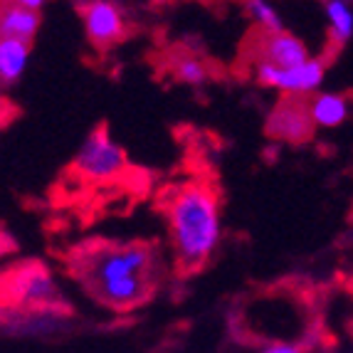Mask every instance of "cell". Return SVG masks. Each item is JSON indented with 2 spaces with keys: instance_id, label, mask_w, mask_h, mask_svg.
Instances as JSON below:
<instances>
[{
  "instance_id": "obj_11",
  "label": "cell",
  "mask_w": 353,
  "mask_h": 353,
  "mask_svg": "<svg viewBox=\"0 0 353 353\" xmlns=\"http://www.w3.org/2000/svg\"><path fill=\"white\" fill-rule=\"evenodd\" d=\"M30 62V45L18 40L0 42V84H15L25 74Z\"/></svg>"
},
{
  "instance_id": "obj_8",
  "label": "cell",
  "mask_w": 353,
  "mask_h": 353,
  "mask_svg": "<svg viewBox=\"0 0 353 353\" xmlns=\"http://www.w3.org/2000/svg\"><path fill=\"white\" fill-rule=\"evenodd\" d=\"M254 54L257 62H267L279 70H292L304 62H309V50L296 35L282 30V32H262L259 30L254 37Z\"/></svg>"
},
{
  "instance_id": "obj_4",
  "label": "cell",
  "mask_w": 353,
  "mask_h": 353,
  "mask_svg": "<svg viewBox=\"0 0 353 353\" xmlns=\"http://www.w3.org/2000/svg\"><path fill=\"white\" fill-rule=\"evenodd\" d=\"M326 77L324 59H309L292 70H279L267 62H254V79L270 89L282 92V97H306L314 94Z\"/></svg>"
},
{
  "instance_id": "obj_10",
  "label": "cell",
  "mask_w": 353,
  "mask_h": 353,
  "mask_svg": "<svg viewBox=\"0 0 353 353\" xmlns=\"http://www.w3.org/2000/svg\"><path fill=\"white\" fill-rule=\"evenodd\" d=\"M309 114L314 126L336 129L348 119V99L339 92H319L309 97Z\"/></svg>"
},
{
  "instance_id": "obj_3",
  "label": "cell",
  "mask_w": 353,
  "mask_h": 353,
  "mask_svg": "<svg viewBox=\"0 0 353 353\" xmlns=\"http://www.w3.org/2000/svg\"><path fill=\"white\" fill-rule=\"evenodd\" d=\"M72 165H74L77 176L94 183H106V181H117L126 171L129 159H126L124 148L109 136V131L97 129L84 139V143L77 151Z\"/></svg>"
},
{
  "instance_id": "obj_7",
  "label": "cell",
  "mask_w": 353,
  "mask_h": 353,
  "mask_svg": "<svg viewBox=\"0 0 353 353\" xmlns=\"http://www.w3.org/2000/svg\"><path fill=\"white\" fill-rule=\"evenodd\" d=\"M6 292L23 306H48L59 301V289L52 274L40 265H30L15 272Z\"/></svg>"
},
{
  "instance_id": "obj_9",
  "label": "cell",
  "mask_w": 353,
  "mask_h": 353,
  "mask_svg": "<svg viewBox=\"0 0 353 353\" xmlns=\"http://www.w3.org/2000/svg\"><path fill=\"white\" fill-rule=\"evenodd\" d=\"M40 23V12L25 10L20 3H3L0 6V35H3V40H18L30 45L35 40Z\"/></svg>"
},
{
  "instance_id": "obj_5",
  "label": "cell",
  "mask_w": 353,
  "mask_h": 353,
  "mask_svg": "<svg viewBox=\"0 0 353 353\" xmlns=\"http://www.w3.org/2000/svg\"><path fill=\"white\" fill-rule=\"evenodd\" d=\"M267 134L282 143H304L314 136L309 97H282L267 117Z\"/></svg>"
},
{
  "instance_id": "obj_15",
  "label": "cell",
  "mask_w": 353,
  "mask_h": 353,
  "mask_svg": "<svg viewBox=\"0 0 353 353\" xmlns=\"http://www.w3.org/2000/svg\"><path fill=\"white\" fill-rule=\"evenodd\" d=\"M259 353H304L301 351V346L299 343H294V341H287V343H267V346H262V351Z\"/></svg>"
},
{
  "instance_id": "obj_1",
  "label": "cell",
  "mask_w": 353,
  "mask_h": 353,
  "mask_svg": "<svg viewBox=\"0 0 353 353\" xmlns=\"http://www.w3.org/2000/svg\"><path fill=\"white\" fill-rule=\"evenodd\" d=\"M165 220L178 267L185 272L201 270L223 235L218 193L208 183H185L165 205Z\"/></svg>"
},
{
  "instance_id": "obj_17",
  "label": "cell",
  "mask_w": 353,
  "mask_h": 353,
  "mask_svg": "<svg viewBox=\"0 0 353 353\" xmlns=\"http://www.w3.org/2000/svg\"><path fill=\"white\" fill-rule=\"evenodd\" d=\"M8 250H10V242H8V237H6V235H0V259L6 257Z\"/></svg>"
},
{
  "instance_id": "obj_18",
  "label": "cell",
  "mask_w": 353,
  "mask_h": 353,
  "mask_svg": "<svg viewBox=\"0 0 353 353\" xmlns=\"http://www.w3.org/2000/svg\"><path fill=\"white\" fill-rule=\"evenodd\" d=\"M0 42H3V35H0Z\"/></svg>"
},
{
  "instance_id": "obj_12",
  "label": "cell",
  "mask_w": 353,
  "mask_h": 353,
  "mask_svg": "<svg viewBox=\"0 0 353 353\" xmlns=\"http://www.w3.org/2000/svg\"><path fill=\"white\" fill-rule=\"evenodd\" d=\"M171 74L176 77L178 82L190 84V87H201L210 79L205 62L193 52H173L171 54Z\"/></svg>"
},
{
  "instance_id": "obj_14",
  "label": "cell",
  "mask_w": 353,
  "mask_h": 353,
  "mask_svg": "<svg viewBox=\"0 0 353 353\" xmlns=\"http://www.w3.org/2000/svg\"><path fill=\"white\" fill-rule=\"evenodd\" d=\"M245 8H248L250 18L259 25V30H262V32H282V30H284L277 8H272L270 3H265V0H250Z\"/></svg>"
},
{
  "instance_id": "obj_6",
  "label": "cell",
  "mask_w": 353,
  "mask_h": 353,
  "mask_svg": "<svg viewBox=\"0 0 353 353\" xmlns=\"http://www.w3.org/2000/svg\"><path fill=\"white\" fill-rule=\"evenodd\" d=\"M82 12V23L87 40L99 50H106L117 45L121 37L126 35V20L124 12L117 3L109 0H92V3H82L79 6Z\"/></svg>"
},
{
  "instance_id": "obj_2",
  "label": "cell",
  "mask_w": 353,
  "mask_h": 353,
  "mask_svg": "<svg viewBox=\"0 0 353 353\" xmlns=\"http://www.w3.org/2000/svg\"><path fill=\"white\" fill-rule=\"evenodd\" d=\"M151 250L143 245H121V248L99 250L87 265V282L92 292L104 284L121 279L148 277L151 272Z\"/></svg>"
},
{
  "instance_id": "obj_13",
  "label": "cell",
  "mask_w": 353,
  "mask_h": 353,
  "mask_svg": "<svg viewBox=\"0 0 353 353\" xmlns=\"http://www.w3.org/2000/svg\"><path fill=\"white\" fill-rule=\"evenodd\" d=\"M329 32L336 42H346L353 35V8L343 0H329L324 6Z\"/></svg>"
},
{
  "instance_id": "obj_16",
  "label": "cell",
  "mask_w": 353,
  "mask_h": 353,
  "mask_svg": "<svg viewBox=\"0 0 353 353\" xmlns=\"http://www.w3.org/2000/svg\"><path fill=\"white\" fill-rule=\"evenodd\" d=\"M18 3L30 12H42V8H45V0H18Z\"/></svg>"
}]
</instances>
